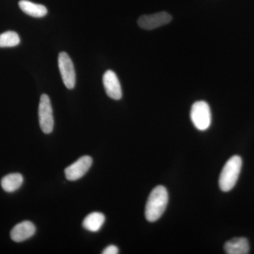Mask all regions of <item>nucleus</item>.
Instances as JSON below:
<instances>
[{"label":"nucleus","instance_id":"obj_1","mask_svg":"<svg viewBox=\"0 0 254 254\" xmlns=\"http://www.w3.org/2000/svg\"><path fill=\"white\" fill-rule=\"evenodd\" d=\"M168 192L163 186L153 189L145 205V218L148 222L157 221L165 212L168 203Z\"/></svg>","mask_w":254,"mask_h":254},{"label":"nucleus","instance_id":"obj_2","mask_svg":"<svg viewBox=\"0 0 254 254\" xmlns=\"http://www.w3.org/2000/svg\"><path fill=\"white\" fill-rule=\"evenodd\" d=\"M242 160L239 155H234L227 160L219 179V186L222 191H229L236 185L241 170Z\"/></svg>","mask_w":254,"mask_h":254},{"label":"nucleus","instance_id":"obj_3","mask_svg":"<svg viewBox=\"0 0 254 254\" xmlns=\"http://www.w3.org/2000/svg\"><path fill=\"white\" fill-rule=\"evenodd\" d=\"M190 120L195 128L199 131L208 129L211 124V112L206 102H195L190 110Z\"/></svg>","mask_w":254,"mask_h":254},{"label":"nucleus","instance_id":"obj_4","mask_svg":"<svg viewBox=\"0 0 254 254\" xmlns=\"http://www.w3.org/2000/svg\"><path fill=\"white\" fill-rule=\"evenodd\" d=\"M38 118L42 131L45 133H52L54 127L53 108L48 95L43 94L40 100Z\"/></svg>","mask_w":254,"mask_h":254},{"label":"nucleus","instance_id":"obj_5","mask_svg":"<svg viewBox=\"0 0 254 254\" xmlns=\"http://www.w3.org/2000/svg\"><path fill=\"white\" fill-rule=\"evenodd\" d=\"M58 66L65 86L73 89L76 84V72L74 66L67 53L62 52L58 57Z\"/></svg>","mask_w":254,"mask_h":254},{"label":"nucleus","instance_id":"obj_6","mask_svg":"<svg viewBox=\"0 0 254 254\" xmlns=\"http://www.w3.org/2000/svg\"><path fill=\"white\" fill-rule=\"evenodd\" d=\"M93 160L88 155H84L69 165L64 170L65 176L69 181H76L86 175L91 168Z\"/></svg>","mask_w":254,"mask_h":254},{"label":"nucleus","instance_id":"obj_7","mask_svg":"<svg viewBox=\"0 0 254 254\" xmlns=\"http://www.w3.org/2000/svg\"><path fill=\"white\" fill-rule=\"evenodd\" d=\"M173 19L171 15L165 11L151 15H143L138 19L140 28L145 30H153L168 24Z\"/></svg>","mask_w":254,"mask_h":254},{"label":"nucleus","instance_id":"obj_8","mask_svg":"<svg viewBox=\"0 0 254 254\" xmlns=\"http://www.w3.org/2000/svg\"><path fill=\"white\" fill-rule=\"evenodd\" d=\"M103 85L107 95L113 100H120L123 97V90L116 73L108 70L103 75Z\"/></svg>","mask_w":254,"mask_h":254},{"label":"nucleus","instance_id":"obj_9","mask_svg":"<svg viewBox=\"0 0 254 254\" xmlns=\"http://www.w3.org/2000/svg\"><path fill=\"white\" fill-rule=\"evenodd\" d=\"M36 232V227L30 221H24L17 224L11 232V240L16 242H21L33 236Z\"/></svg>","mask_w":254,"mask_h":254},{"label":"nucleus","instance_id":"obj_10","mask_svg":"<svg viewBox=\"0 0 254 254\" xmlns=\"http://www.w3.org/2000/svg\"><path fill=\"white\" fill-rule=\"evenodd\" d=\"M225 251L228 254H247L250 253V244L244 237L232 239L225 243Z\"/></svg>","mask_w":254,"mask_h":254},{"label":"nucleus","instance_id":"obj_11","mask_svg":"<svg viewBox=\"0 0 254 254\" xmlns=\"http://www.w3.org/2000/svg\"><path fill=\"white\" fill-rule=\"evenodd\" d=\"M18 6L25 14L29 15L32 17H44L48 14V9L46 6L42 4H35L28 0H21L18 2Z\"/></svg>","mask_w":254,"mask_h":254},{"label":"nucleus","instance_id":"obj_12","mask_svg":"<svg viewBox=\"0 0 254 254\" xmlns=\"http://www.w3.org/2000/svg\"><path fill=\"white\" fill-rule=\"evenodd\" d=\"M105 221V217L103 213L94 212L87 215L83 222V226L88 231L93 232L99 231Z\"/></svg>","mask_w":254,"mask_h":254},{"label":"nucleus","instance_id":"obj_13","mask_svg":"<svg viewBox=\"0 0 254 254\" xmlns=\"http://www.w3.org/2000/svg\"><path fill=\"white\" fill-rule=\"evenodd\" d=\"M23 178L19 173H12L3 177L1 181V187L6 192H14L22 185Z\"/></svg>","mask_w":254,"mask_h":254},{"label":"nucleus","instance_id":"obj_14","mask_svg":"<svg viewBox=\"0 0 254 254\" xmlns=\"http://www.w3.org/2000/svg\"><path fill=\"white\" fill-rule=\"evenodd\" d=\"M20 38L14 31H6L0 34V48H11L18 46Z\"/></svg>","mask_w":254,"mask_h":254},{"label":"nucleus","instance_id":"obj_15","mask_svg":"<svg viewBox=\"0 0 254 254\" xmlns=\"http://www.w3.org/2000/svg\"><path fill=\"white\" fill-rule=\"evenodd\" d=\"M103 254H119V250L118 247L115 245H110L109 247H106L103 250Z\"/></svg>","mask_w":254,"mask_h":254}]
</instances>
